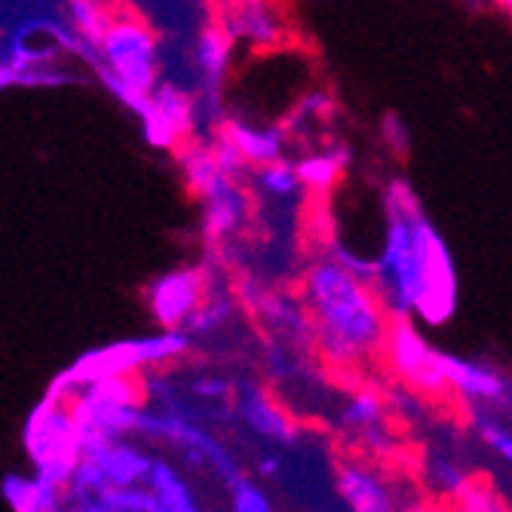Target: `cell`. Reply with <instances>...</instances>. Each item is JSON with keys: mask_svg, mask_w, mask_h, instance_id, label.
Here are the masks:
<instances>
[{"mask_svg": "<svg viewBox=\"0 0 512 512\" xmlns=\"http://www.w3.org/2000/svg\"><path fill=\"white\" fill-rule=\"evenodd\" d=\"M310 316L325 350L344 362L368 356L384 341L375 289L341 264H319L307 283Z\"/></svg>", "mask_w": 512, "mask_h": 512, "instance_id": "cell-1", "label": "cell"}, {"mask_svg": "<svg viewBox=\"0 0 512 512\" xmlns=\"http://www.w3.org/2000/svg\"><path fill=\"white\" fill-rule=\"evenodd\" d=\"M105 56L123 77L129 92H148L157 77L154 37L138 22H108L102 34Z\"/></svg>", "mask_w": 512, "mask_h": 512, "instance_id": "cell-2", "label": "cell"}, {"mask_svg": "<svg viewBox=\"0 0 512 512\" xmlns=\"http://www.w3.org/2000/svg\"><path fill=\"white\" fill-rule=\"evenodd\" d=\"M344 491H347V497H350V503H353L356 512H390L387 497L378 488V482H371L359 470H350L344 476Z\"/></svg>", "mask_w": 512, "mask_h": 512, "instance_id": "cell-3", "label": "cell"}, {"mask_svg": "<svg viewBox=\"0 0 512 512\" xmlns=\"http://www.w3.org/2000/svg\"><path fill=\"white\" fill-rule=\"evenodd\" d=\"M194 298H197L194 279H188V276H175V279H169V283L160 289L157 307H160L163 319H175V316H184V313L191 310Z\"/></svg>", "mask_w": 512, "mask_h": 512, "instance_id": "cell-4", "label": "cell"}, {"mask_svg": "<svg viewBox=\"0 0 512 512\" xmlns=\"http://www.w3.org/2000/svg\"><path fill=\"white\" fill-rule=\"evenodd\" d=\"M227 50H230V37L227 34H221L218 28H212V31H206L203 37H200V65L206 68V71H221L224 68V62H227Z\"/></svg>", "mask_w": 512, "mask_h": 512, "instance_id": "cell-5", "label": "cell"}, {"mask_svg": "<svg viewBox=\"0 0 512 512\" xmlns=\"http://www.w3.org/2000/svg\"><path fill=\"white\" fill-rule=\"evenodd\" d=\"M249 421L261 430V433H267V436H283L286 433V424H283V417H279L264 399H252L249 402Z\"/></svg>", "mask_w": 512, "mask_h": 512, "instance_id": "cell-6", "label": "cell"}, {"mask_svg": "<svg viewBox=\"0 0 512 512\" xmlns=\"http://www.w3.org/2000/svg\"><path fill=\"white\" fill-rule=\"evenodd\" d=\"M240 512H267V506H264V500L255 494V491H246L243 497H240Z\"/></svg>", "mask_w": 512, "mask_h": 512, "instance_id": "cell-7", "label": "cell"}]
</instances>
